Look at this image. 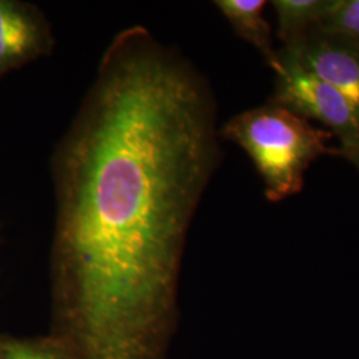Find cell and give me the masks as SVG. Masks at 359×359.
I'll list each match as a JSON object with an SVG mask.
<instances>
[{"label": "cell", "instance_id": "obj_1", "mask_svg": "<svg viewBox=\"0 0 359 359\" xmlns=\"http://www.w3.org/2000/svg\"><path fill=\"white\" fill-rule=\"evenodd\" d=\"M218 154L192 63L144 27L118 32L52 160L53 285L72 358L154 359Z\"/></svg>", "mask_w": 359, "mask_h": 359}, {"label": "cell", "instance_id": "obj_2", "mask_svg": "<svg viewBox=\"0 0 359 359\" xmlns=\"http://www.w3.org/2000/svg\"><path fill=\"white\" fill-rule=\"evenodd\" d=\"M221 135L250 157L271 203L301 192L309 167L332 151L329 132L271 100L231 117Z\"/></svg>", "mask_w": 359, "mask_h": 359}, {"label": "cell", "instance_id": "obj_3", "mask_svg": "<svg viewBox=\"0 0 359 359\" xmlns=\"http://www.w3.org/2000/svg\"><path fill=\"white\" fill-rule=\"evenodd\" d=\"M273 69L276 90L271 102L329 127L339 144L358 142V116L338 90L305 68L287 48L277 53Z\"/></svg>", "mask_w": 359, "mask_h": 359}, {"label": "cell", "instance_id": "obj_4", "mask_svg": "<svg viewBox=\"0 0 359 359\" xmlns=\"http://www.w3.org/2000/svg\"><path fill=\"white\" fill-rule=\"evenodd\" d=\"M53 44L51 25L40 8L20 0H0V79L50 55Z\"/></svg>", "mask_w": 359, "mask_h": 359}, {"label": "cell", "instance_id": "obj_5", "mask_svg": "<svg viewBox=\"0 0 359 359\" xmlns=\"http://www.w3.org/2000/svg\"><path fill=\"white\" fill-rule=\"evenodd\" d=\"M298 62L338 90L359 118V48L313 29L285 47Z\"/></svg>", "mask_w": 359, "mask_h": 359}, {"label": "cell", "instance_id": "obj_6", "mask_svg": "<svg viewBox=\"0 0 359 359\" xmlns=\"http://www.w3.org/2000/svg\"><path fill=\"white\" fill-rule=\"evenodd\" d=\"M216 7L231 23L240 38L246 40L264 56L273 68L277 53L271 43V28L264 16V0H217Z\"/></svg>", "mask_w": 359, "mask_h": 359}, {"label": "cell", "instance_id": "obj_7", "mask_svg": "<svg viewBox=\"0 0 359 359\" xmlns=\"http://www.w3.org/2000/svg\"><path fill=\"white\" fill-rule=\"evenodd\" d=\"M334 0H274L273 8L278 19V38L285 47L294 44L320 25L332 8Z\"/></svg>", "mask_w": 359, "mask_h": 359}, {"label": "cell", "instance_id": "obj_8", "mask_svg": "<svg viewBox=\"0 0 359 359\" xmlns=\"http://www.w3.org/2000/svg\"><path fill=\"white\" fill-rule=\"evenodd\" d=\"M316 31L359 48V0H334Z\"/></svg>", "mask_w": 359, "mask_h": 359}, {"label": "cell", "instance_id": "obj_9", "mask_svg": "<svg viewBox=\"0 0 359 359\" xmlns=\"http://www.w3.org/2000/svg\"><path fill=\"white\" fill-rule=\"evenodd\" d=\"M0 359H74L67 345L53 341H11L0 347Z\"/></svg>", "mask_w": 359, "mask_h": 359}, {"label": "cell", "instance_id": "obj_10", "mask_svg": "<svg viewBox=\"0 0 359 359\" xmlns=\"http://www.w3.org/2000/svg\"><path fill=\"white\" fill-rule=\"evenodd\" d=\"M330 154H337L339 157H344L359 170V140L358 142H347V144H339L338 148H332Z\"/></svg>", "mask_w": 359, "mask_h": 359}]
</instances>
